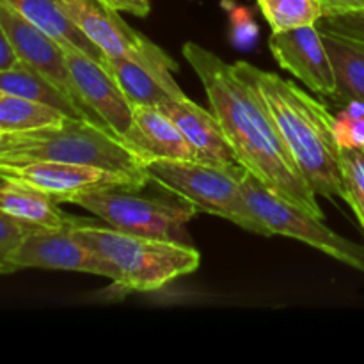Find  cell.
<instances>
[{"instance_id": "cell-3", "label": "cell", "mask_w": 364, "mask_h": 364, "mask_svg": "<svg viewBox=\"0 0 364 364\" xmlns=\"http://www.w3.org/2000/svg\"><path fill=\"white\" fill-rule=\"evenodd\" d=\"M70 230L80 244L110 267L112 284L124 294L156 291L201 265V252L185 242L128 233L78 217Z\"/></svg>"}, {"instance_id": "cell-15", "label": "cell", "mask_w": 364, "mask_h": 364, "mask_svg": "<svg viewBox=\"0 0 364 364\" xmlns=\"http://www.w3.org/2000/svg\"><path fill=\"white\" fill-rule=\"evenodd\" d=\"M124 141L148 160H196L178 124L156 107H134V123Z\"/></svg>"}, {"instance_id": "cell-11", "label": "cell", "mask_w": 364, "mask_h": 364, "mask_svg": "<svg viewBox=\"0 0 364 364\" xmlns=\"http://www.w3.org/2000/svg\"><path fill=\"white\" fill-rule=\"evenodd\" d=\"M0 21L9 36L11 45H13L20 63L48 78L84 110L89 119L100 123L82 102L77 87H75L70 68H68L66 48L4 2H0Z\"/></svg>"}, {"instance_id": "cell-2", "label": "cell", "mask_w": 364, "mask_h": 364, "mask_svg": "<svg viewBox=\"0 0 364 364\" xmlns=\"http://www.w3.org/2000/svg\"><path fill=\"white\" fill-rule=\"evenodd\" d=\"M233 64L269 110L281 141L315 194L327 199L343 198L340 146L329 109L274 71L252 66L247 60Z\"/></svg>"}, {"instance_id": "cell-30", "label": "cell", "mask_w": 364, "mask_h": 364, "mask_svg": "<svg viewBox=\"0 0 364 364\" xmlns=\"http://www.w3.org/2000/svg\"><path fill=\"white\" fill-rule=\"evenodd\" d=\"M98 2L105 4V6L119 11V13H130L135 14V16H142V11L139 9V6L134 0H98Z\"/></svg>"}, {"instance_id": "cell-4", "label": "cell", "mask_w": 364, "mask_h": 364, "mask_svg": "<svg viewBox=\"0 0 364 364\" xmlns=\"http://www.w3.org/2000/svg\"><path fill=\"white\" fill-rule=\"evenodd\" d=\"M28 162H64L110 171L148 174V160L105 124L68 117L55 127L7 134L0 166Z\"/></svg>"}, {"instance_id": "cell-29", "label": "cell", "mask_w": 364, "mask_h": 364, "mask_svg": "<svg viewBox=\"0 0 364 364\" xmlns=\"http://www.w3.org/2000/svg\"><path fill=\"white\" fill-rule=\"evenodd\" d=\"M322 2L323 7H326V16L352 13V11H364V0H322Z\"/></svg>"}, {"instance_id": "cell-23", "label": "cell", "mask_w": 364, "mask_h": 364, "mask_svg": "<svg viewBox=\"0 0 364 364\" xmlns=\"http://www.w3.org/2000/svg\"><path fill=\"white\" fill-rule=\"evenodd\" d=\"M343 198L355 213L364 233V146L340 148Z\"/></svg>"}, {"instance_id": "cell-5", "label": "cell", "mask_w": 364, "mask_h": 364, "mask_svg": "<svg viewBox=\"0 0 364 364\" xmlns=\"http://www.w3.org/2000/svg\"><path fill=\"white\" fill-rule=\"evenodd\" d=\"M151 183L178 196L198 212L223 217L242 230L267 237L242 191L247 171L242 166H212L198 160H151L146 166Z\"/></svg>"}, {"instance_id": "cell-10", "label": "cell", "mask_w": 364, "mask_h": 364, "mask_svg": "<svg viewBox=\"0 0 364 364\" xmlns=\"http://www.w3.org/2000/svg\"><path fill=\"white\" fill-rule=\"evenodd\" d=\"M9 263L14 270H68L95 274L112 281L110 267L73 237L70 224L59 228L32 226L21 240L20 247L9 258Z\"/></svg>"}, {"instance_id": "cell-6", "label": "cell", "mask_w": 364, "mask_h": 364, "mask_svg": "<svg viewBox=\"0 0 364 364\" xmlns=\"http://www.w3.org/2000/svg\"><path fill=\"white\" fill-rule=\"evenodd\" d=\"M142 188L95 191L77 196L71 205L87 210L102 223L121 231L191 244L187 224L198 215V208L178 196L174 199L144 196Z\"/></svg>"}, {"instance_id": "cell-9", "label": "cell", "mask_w": 364, "mask_h": 364, "mask_svg": "<svg viewBox=\"0 0 364 364\" xmlns=\"http://www.w3.org/2000/svg\"><path fill=\"white\" fill-rule=\"evenodd\" d=\"M0 174L38 188L53 201L71 203L77 196L105 188H141L151 183L149 174L124 173L64 162H28L0 166Z\"/></svg>"}, {"instance_id": "cell-14", "label": "cell", "mask_w": 364, "mask_h": 364, "mask_svg": "<svg viewBox=\"0 0 364 364\" xmlns=\"http://www.w3.org/2000/svg\"><path fill=\"white\" fill-rule=\"evenodd\" d=\"M156 109L167 114L178 124L198 162L226 167L240 166L212 110L203 109L188 98L171 100Z\"/></svg>"}, {"instance_id": "cell-16", "label": "cell", "mask_w": 364, "mask_h": 364, "mask_svg": "<svg viewBox=\"0 0 364 364\" xmlns=\"http://www.w3.org/2000/svg\"><path fill=\"white\" fill-rule=\"evenodd\" d=\"M103 64L132 107H160L171 100L187 98L171 71H155L142 64L112 57H105Z\"/></svg>"}, {"instance_id": "cell-21", "label": "cell", "mask_w": 364, "mask_h": 364, "mask_svg": "<svg viewBox=\"0 0 364 364\" xmlns=\"http://www.w3.org/2000/svg\"><path fill=\"white\" fill-rule=\"evenodd\" d=\"M66 119V114L52 107L28 102L0 89V132L2 134H18V132L55 127Z\"/></svg>"}, {"instance_id": "cell-8", "label": "cell", "mask_w": 364, "mask_h": 364, "mask_svg": "<svg viewBox=\"0 0 364 364\" xmlns=\"http://www.w3.org/2000/svg\"><path fill=\"white\" fill-rule=\"evenodd\" d=\"M60 9L105 57L127 59L155 71L176 73L178 63L156 43L135 31L119 11L98 0H57Z\"/></svg>"}, {"instance_id": "cell-33", "label": "cell", "mask_w": 364, "mask_h": 364, "mask_svg": "<svg viewBox=\"0 0 364 364\" xmlns=\"http://www.w3.org/2000/svg\"><path fill=\"white\" fill-rule=\"evenodd\" d=\"M0 274H11V272H9V270L6 269V267H2V265H0Z\"/></svg>"}, {"instance_id": "cell-24", "label": "cell", "mask_w": 364, "mask_h": 364, "mask_svg": "<svg viewBox=\"0 0 364 364\" xmlns=\"http://www.w3.org/2000/svg\"><path fill=\"white\" fill-rule=\"evenodd\" d=\"M334 134L340 148L364 146V105L350 102L334 116Z\"/></svg>"}, {"instance_id": "cell-26", "label": "cell", "mask_w": 364, "mask_h": 364, "mask_svg": "<svg viewBox=\"0 0 364 364\" xmlns=\"http://www.w3.org/2000/svg\"><path fill=\"white\" fill-rule=\"evenodd\" d=\"M224 7H228L233 23V41L238 48H249L258 38V25L252 20L247 7L237 6L231 0H223Z\"/></svg>"}, {"instance_id": "cell-19", "label": "cell", "mask_w": 364, "mask_h": 364, "mask_svg": "<svg viewBox=\"0 0 364 364\" xmlns=\"http://www.w3.org/2000/svg\"><path fill=\"white\" fill-rule=\"evenodd\" d=\"M320 34L336 77V95L333 100L341 105L350 102L364 105V39L338 34L322 27Z\"/></svg>"}, {"instance_id": "cell-1", "label": "cell", "mask_w": 364, "mask_h": 364, "mask_svg": "<svg viewBox=\"0 0 364 364\" xmlns=\"http://www.w3.org/2000/svg\"><path fill=\"white\" fill-rule=\"evenodd\" d=\"M183 57L201 80L210 109L219 119L238 164L277 196L326 219L318 196L291 160L269 110L242 80L235 64L192 41L183 45Z\"/></svg>"}, {"instance_id": "cell-17", "label": "cell", "mask_w": 364, "mask_h": 364, "mask_svg": "<svg viewBox=\"0 0 364 364\" xmlns=\"http://www.w3.org/2000/svg\"><path fill=\"white\" fill-rule=\"evenodd\" d=\"M18 14L52 36L66 50H75L96 63H105V55L85 38L84 32L68 18L57 0H0Z\"/></svg>"}, {"instance_id": "cell-32", "label": "cell", "mask_w": 364, "mask_h": 364, "mask_svg": "<svg viewBox=\"0 0 364 364\" xmlns=\"http://www.w3.org/2000/svg\"><path fill=\"white\" fill-rule=\"evenodd\" d=\"M6 137H7V134H2V132H0V149H2L4 142H6Z\"/></svg>"}, {"instance_id": "cell-18", "label": "cell", "mask_w": 364, "mask_h": 364, "mask_svg": "<svg viewBox=\"0 0 364 364\" xmlns=\"http://www.w3.org/2000/svg\"><path fill=\"white\" fill-rule=\"evenodd\" d=\"M0 212L27 226L59 228L73 223L75 217L59 208V203L38 188L0 174Z\"/></svg>"}, {"instance_id": "cell-13", "label": "cell", "mask_w": 364, "mask_h": 364, "mask_svg": "<svg viewBox=\"0 0 364 364\" xmlns=\"http://www.w3.org/2000/svg\"><path fill=\"white\" fill-rule=\"evenodd\" d=\"M66 60L75 87L85 107L100 123L124 141L134 123V107L105 64L96 63L75 50H66Z\"/></svg>"}, {"instance_id": "cell-12", "label": "cell", "mask_w": 364, "mask_h": 364, "mask_svg": "<svg viewBox=\"0 0 364 364\" xmlns=\"http://www.w3.org/2000/svg\"><path fill=\"white\" fill-rule=\"evenodd\" d=\"M269 46L277 64L301 80L309 91L322 98H334L336 77L316 25L272 32Z\"/></svg>"}, {"instance_id": "cell-20", "label": "cell", "mask_w": 364, "mask_h": 364, "mask_svg": "<svg viewBox=\"0 0 364 364\" xmlns=\"http://www.w3.org/2000/svg\"><path fill=\"white\" fill-rule=\"evenodd\" d=\"M0 89L9 92V95L28 100V102L52 107V109L66 114L68 117L89 119L84 110L66 92L60 91L55 84H52L41 73H38L36 70H32V68L25 66L21 63L18 66L11 68V70L0 71Z\"/></svg>"}, {"instance_id": "cell-31", "label": "cell", "mask_w": 364, "mask_h": 364, "mask_svg": "<svg viewBox=\"0 0 364 364\" xmlns=\"http://www.w3.org/2000/svg\"><path fill=\"white\" fill-rule=\"evenodd\" d=\"M135 4L139 6V9L142 11V16H146V14L149 13V9H151V0H134Z\"/></svg>"}, {"instance_id": "cell-25", "label": "cell", "mask_w": 364, "mask_h": 364, "mask_svg": "<svg viewBox=\"0 0 364 364\" xmlns=\"http://www.w3.org/2000/svg\"><path fill=\"white\" fill-rule=\"evenodd\" d=\"M31 228L32 226H27V224L0 212V265L6 267L9 272H16L11 267L9 258L20 247L21 240H23Z\"/></svg>"}, {"instance_id": "cell-28", "label": "cell", "mask_w": 364, "mask_h": 364, "mask_svg": "<svg viewBox=\"0 0 364 364\" xmlns=\"http://www.w3.org/2000/svg\"><path fill=\"white\" fill-rule=\"evenodd\" d=\"M18 64H20V59H18L16 52L11 45V39L7 36L6 28H4L2 21H0V71L11 70Z\"/></svg>"}, {"instance_id": "cell-22", "label": "cell", "mask_w": 364, "mask_h": 364, "mask_svg": "<svg viewBox=\"0 0 364 364\" xmlns=\"http://www.w3.org/2000/svg\"><path fill=\"white\" fill-rule=\"evenodd\" d=\"M272 32L316 25L326 16L322 0H256Z\"/></svg>"}, {"instance_id": "cell-27", "label": "cell", "mask_w": 364, "mask_h": 364, "mask_svg": "<svg viewBox=\"0 0 364 364\" xmlns=\"http://www.w3.org/2000/svg\"><path fill=\"white\" fill-rule=\"evenodd\" d=\"M322 28H329V31L350 36V38L364 39V11L329 14V16L322 18Z\"/></svg>"}, {"instance_id": "cell-7", "label": "cell", "mask_w": 364, "mask_h": 364, "mask_svg": "<svg viewBox=\"0 0 364 364\" xmlns=\"http://www.w3.org/2000/svg\"><path fill=\"white\" fill-rule=\"evenodd\" d=\"M242 191L251 212L267 230V237L281 235L304 242L316 251L364 274V245L338 235L327 226L326 219L287 201L249 173H245L242 181Z\"/></svg>"}]
</instances>
